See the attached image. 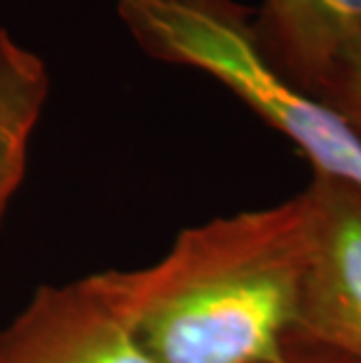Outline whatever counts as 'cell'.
Returning a JSON list of instances; mask_svg holds the SVG:
<instances>
[{"instance_id":"cell-1","label":"cell","mask_w":361,"mask_h":363,"mask_svg":"<svg viewBox=\"0 0 361 363\" xmlns=\"http://www.w3.org/2000/svg\"><path fill=\"white\" fill-rule=\"evenodd\" d=\"M305 260L301 192L183 230L157 262L120 272V286L152 363H289Z\"/></svg>"},{"instance_id":"cell-2","label":"cell","mask_w":361,"mask_h":363,"mask_svg":"<svg viewBox=\"0 0 361 363\" xmlns=\"http://www.w3.org/2000/svg\"><path fill=\"white\" fill-rule=\"evenodd\" d=\"M118 17L148 57L218 80L310 160L314 174L361 190V136L331 106L270 64L237 0H118Z\"/></svg>"},{"instance_id":"cell-3","label":"cell","mask_w":361,"mask_h":363,"mask_svg":"<svg viewBox=\"0 0 361 363\" xmlns=\"http://www.w3.org/2000/svg\"><path fill=\"white\" fill-rule=\"evenodd\" d=\"M0 363H152L136 335L120 269L43 286L0 333Z\"/></svg>"},{"instance_id":"cell-4","label":"cell","mask_w":361,"mask_h":363,"mask_svg":"<svg viewBox=\"0 0 361 363\" xmlns=\"http://www.w3.org/2000/svg\"><path fill=\"white\" fill-rule=\"evenodd\" d=\"M296 335L361 363V190L314 174Z\"/></svg>"},{"instance_id":"cell-5","label":"cell","mask_w":361,"mask_h":363,"mask_svg":"<svg viewBox=\"0 0 361 363\" xmlns=\"http://www.w3.org/2000/svg\"><path fill=\"white\" fill-rule=\"evenodd\" d=\"M361 30V0H263L253 33L277 71L307 91L335 52Z\"/></svg>"},{"instance_id":"cell-6","label":"cell","mask_w":361,"mask_h":363,"mask_svg":"<svg viewBox=\"0 0 361 363\" xmlns=\"http://www.w3.org/2000/svg\"><path fill=\"white\" fill-rule=\"evenodd\" d=\"M48 96L45 61L0 28V220L24 181L28 145Z\"/></svg>"},{"instance_id":"cell-7","label":"cell","mask_w":361,"mask_h":363,"mask_svg":"<svg viewBox=\"0 0 361 363\" xmlns=\"http://www.w3.org/2000/svg\"><path fill=\"white\" fill-rule=\"evenodd\" d=\"M307 94L340 113L361 136V30L340 45Z\"/></svg>"},{"instance_id":"cell-8","label":"cell","mask_w":361,"mask_h":363,"mask_svg":"<svg viewBox=\"0 0 361 363\" xmlns=\"http://www.w3.org/2000/svg\"><path fill=\"white\" fill-rule=\"evenodd\" d=\"M289 363H352V361L343 359L340 354L326 350V347H319L310 342V340L294 335L289 345Z\"/></svg>"}]
</instances>
